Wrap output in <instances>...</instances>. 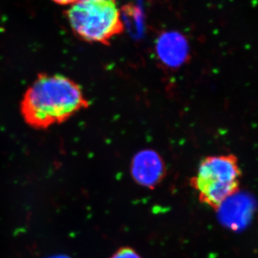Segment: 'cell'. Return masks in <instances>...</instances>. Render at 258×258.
I'll return each instance as SVG.
<instances>
[{"instance_id":"cell-1","label":"cell","mask_w":258,"mask_h":258,"mask_svg":"<svg viewBox=\"0 0 258 258\" xmlns=\"http://www.w3.org/2000/svg\"><path fill=\"white\" fill-rule=\"evenodd\" d=\"M82 89L73 80L60 75H40L23 96L24 119L36 128H47L88 108Z\"/></svg>"},{"instance_id":"cell-2","label":"cell","mask_w":258,"mask_h":258,"mask_svg":"<svg viewBox=\"0 0 258 258\" xmlns=\"http://www.w3.org/2000/svg\"><path fill=\"white\" fill-rule=\"evenodd\" d=\"M241 171L234 154L204 158L190 185L198 192L200 203L218 211L222 205L239 192Z\"/></svg>"},{"instance_id":"cell-3","label":"cell","mask_w":258,"mask_h":258,"mask_svg":"<svg viewBox=\"0 0 258 258\" xmlns=\"http://www.w3.org/2000/svg\"><path fill=\"white\" fill-rule=\"evenodd\" d=\"M67 18L74 33L88 42L108 45L124 31L117 0H83L68 10Z\"/></svg>"},{"instance_id":"cell-4","label":"cell","mask_w":258,"mask_h":258,"mask_svg":"<svg viewBox=\"0 0 258 258\" xmlns=\"http://www.w3.org/2000/svg\"><path fill=\"white\" fill-rule=\"evenodd\" d=\"M132 177L137 184L154 189L164 179L166 166L155 151L145 149L134 156L131 166Z\"/></svg>"},{"instance_id":"cell-5","label":"cell","mask_w":258,"mask_h":258,"mask_svg":"<svg viewBox=\"0 0 258 258\" xmlns=\"http://www.w3.org/2000/svg\"><path fill=\"white\" fill-rule=\"evenodd\" d=\"M156 50L163 63L169 67L176 68L183 64L187 58L189 45L181 34L167 32L158 38Z\"/></svg>"},{"instance_id":"cell-6","label":"cell","mask_w":258,"mask_h":258,"mask_svg":"<svg viewBox=\"0 0 258 258\" xmlns=\"http://www.w3.org/2000/svg\"><path fill=\"white\" fill-rule=\"evenodd\" d=\"M111 258H142L134 249L129 247H120Z\"/></svg>"},{"instance_id":"cell-7","label":"cell","mask_w":258,"mask_h":258,"mask_svg":"<svg viewBox=\"0 0 258 258\" xmlns=\"http://www.w3.org/2000/svg\"><path fill=\"white\" fill-rule=\"evenodd\" d=\"M55 2L57 4L61 5H74L76 3H79V2L83 1V0H52Z\"/></svg>"},{"instance_id":"cell-8","label":"cell","mask_w":258,"mask_h":258,"mask_svg":"<svg viewBox=\"0 0 258 258\" xmlns=\"http://www.w3.org/2000/svg\"><path fill=\"white\" fill-rule=\"evenodd\" d=\"M46 258H72L69 257V256L66 255V254H54V255H51L50 257Z\"/></svg>"}]
</instances>
